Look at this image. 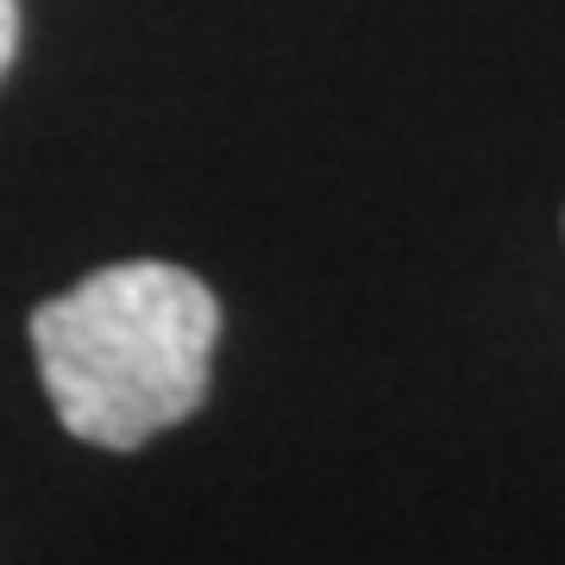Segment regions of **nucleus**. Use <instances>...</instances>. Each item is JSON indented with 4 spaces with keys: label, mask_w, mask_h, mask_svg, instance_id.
<instances>
[{
    "label": "nucleus",
    "mask_w": 565,
    "mask_h": 565,
    "mask_svg": "<svg viewBox=\"0 0 565 565\" xmlns=\"http://www.w3.org/2000/svg\"><path fill=\"white\" fill-rule=\"evenodd\" d=\"M221 352V302L170 258L88 270L32 315L44 396L76 440L139 452L207 403Z\"/></svg>",
    "instance_id": "obj_1"
},
{
    "label": "nucleus",
    "mask_w": 565,
    "mask_h": 565,
    "mask_svg": "<svg viewBox=\"0 0 565 565\" xmlns=\"http://www.w3.org/2000/svg\"><path fill=\"white\" fill-rule=\"evenodd\" d=\"M20 57V0H0V76Z\"/></svg>",
    "instance_id": "obj_2"
}]
</instances>
